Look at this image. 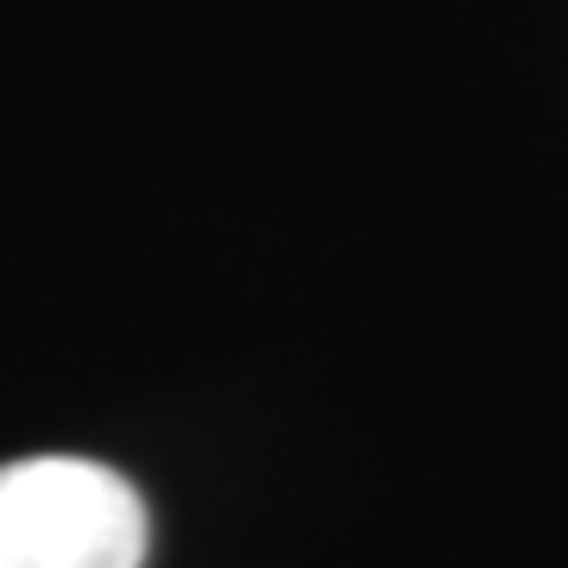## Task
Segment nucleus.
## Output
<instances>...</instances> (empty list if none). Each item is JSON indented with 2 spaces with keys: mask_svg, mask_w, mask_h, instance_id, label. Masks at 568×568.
Masks as SVG:
<instances>
[{
  "mask_svg": "<svg viewBox=\"0 0 568 568\" xmlns=\"http://www.w3.org/2000/svg\"><path fill=\"white\" fill-rule=\"evenodd\" d=\"M145 506L114 467L32 455L0 467V568H140Z\"/></svg>",
  "mask_w": 568,
  "mask_h": 568,
  "instance_id": "f257e3e1",
  "label": "nucleus"
}]
</instances>
